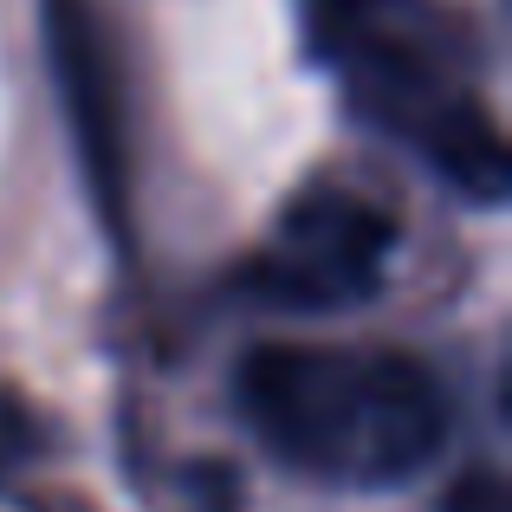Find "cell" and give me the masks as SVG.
Returning <instances> with one entry per match:
<instances>
[{
  "label": "cell",
  "instance_id": "obj_2",
  "mask_svg": "<svg viewBox=\"0 0 512 512\" xmlns=\"http://www.w3.org/2000/svg\"><path fill=\"white\" fill-rule=\"evenodd\" d=\"M389 240H396L389 214L363 208V201H312L286 221V247L253 279L292 305H338L376 286Z\"/></svg>",
  "mask_w": 512,
  "mask_h": 512
},
{
  "label": "cell",
  "instance_id": "obj_4",
  "mask_svg": "<svg viewBox=\"0 0 512 512\" xmlns=\"http://www.w3.org/2000/svg\"><path fill=\"white\" fill-rule=\"evenodd\" d=\"M435 163L448 169L474 201H500L506 195V143H500V130H493L480 111H467V104L441 124Z\"/></svg>",
  "mask_w": 512,
  "mask_h": 512
},
{
  "label": "cell",
  "instance_id": "obj_1",
  "mask_svg": "<svg viewBox=\"0 0 512 512\" xmlns=\"http://www.w3.org/2000/svg\"><path fill=\"white\" fill-rule=\"evenodd\" d=\"M240 402L279 461L338 487H396L448 435L435 376L402 350L266 344L240 363Z\"/></svg>",
  "mask_w": 512,
  "mask_h": 512
},
{
  "label": "cell",
  "instance_id": "obj_3",
  "mask_svg": "<svg viewBox=\"0 0 512 512\" xmlns=\"http://www.w3.org/2000/svg\"><path fill=\"white\" fill-rule=\"evenodd\" d=\"M46 46H52V72H59V91L72 104V130H78V150H85V175H91V195H98L104 221L124 227V124H117V78L111 59H104V39L98 26L85 20L78 0H46Z\"/></svg>",
  "mask_w": 512,
  "mask_h": 512
}]
</instances>
